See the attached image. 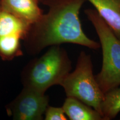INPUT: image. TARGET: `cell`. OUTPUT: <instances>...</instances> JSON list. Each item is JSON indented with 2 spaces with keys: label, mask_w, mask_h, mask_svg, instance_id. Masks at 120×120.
<instances>
[{
  "label": "cell",
  "mask_w": 120,
  "mask_h": 120,
  "mask_svg": "<svg viewBox=\"0 0 120 120\" xmlns=\"http://www.w3.org/2000/svg\"><path fill=\"white\" fill-rule=\"evenodd\" d=\"M45 120H67V117L62 107L48 106L44 114Z\"/></svg>",
  "instance_id": "cell-12"
},
{
  "label": "cell",
  "mask_w": 120,
  "mask_h": 120,
  "mask_svg": "<svg viewBox=\"0 0 120 120\" xmlns=\"http://www.w3.org/2000/svg\"><path fill=\"white\" fill-rule=\"evenodd\" d=\"M120 112V85L104 94L101 105V115L103 120L115 118Z\"/></svg>",
  "instance_id": "cell-10"
},
{
  "label": "cell",
  "mask_w": 120,
  "mask_h": 120,
  "mask_svg": "<svg viewBox=\"0 0 120 120\" xmlns=\"http://www.w3.org/2000/svg\"><path fill=\"white\" fill-rule=\"evenodd\" d=\"M72 70L67 52L60 45H54L41 57L34 58L21 72L23 86L45 94L54 85H60Z\"/></svg>",
  "instance_id": "cell-2"
},
{
  "label": "cell",
  "mask_w": 120,
  "mask_h": 120,
  "mask_svg": "<svg viewBox=\"0 0 120 120\" xmlns=\"http://www.w3.org/2000/svg\"><path fill=\"white\" fill-rule=\"evenodd\" d=\"M62 107L70 120H103L97 111L75 97L67 96Z\"/></svg>",
  "instance_id": "cell-8"
},
{
  "label": "cell",
  "mask_w": 120,
  "mask_h": 120,
  "mask_svg": "<svg viewBox=\"0 0 120 120\" xmlns=\"http://www.w3.org/2000/svg\"><path fill=\"white\" fill-rule=\"evenodd\" d=\"M60 86L64 88L67 96L77 98L101 115L105 94L94 74L92 59L89 54L83 51L80 52L75 69L67 75Z\"/></svg>",
  "instance_id": "cell-4"
},
{
  "label": "cell",
  "mask_w": 120,
  "mask_h": 120,
  "mask_svg": "<svg viewBox=\"0 0 120 120\" xmlns=\"http://www.w3.org/2000/svg\"><path fill=\"white\" fill-rule=\"evenodd\" d=\"M18 35H8L0 37V57L4 61H10L22 55L20 40Z\"/></svg>",
  "instance_id": "cell-11"
},
{
  "label": "cell",
  "mask_w": 120,
  "mask_h": 120,
  "mask_svg": "<svg viewBox=\"0 0 120 120\" xmlns=\"http://www.w3.org/2000/svg\"><path fill=\"white\" fill-rule=\"evenodd\" d=\"M91 3L101 17L120 40V0H86Z\"/></svg>",
  "instance_id": "cell-7"
},
{
  "label": "cell",
  "mask_w": 120,
  "mask_h": 120,
  "mask_svg": "<svg viewBox=\"0 0 120 120\" xmlns=\"http://www.w3.org/2000/svg\"><path fill=\"white\" fill-rule=\"evenodd\" d=\"M42 1H43V0H42Z\"/></svg>",
  "instance_id": "cell-13"
},
{
  "label": "cell",
  "mask_w": 120,
  "mask_h": 120,
  "mask_svg": "<svg viewBox=\"0 0 120 120\" xmlns=\"http://www.w3.org/2000/svg\"><path fill=\"white\" fill-rule=\"evenodd\" d=\"M49 97L44 93L23 87L6 106L7 115L15 120H41L49 106Z\"/></svg>",
  "instance_id": "cell-5"
},
{
  "label": "cell",
  "mask_w": 120,
  "mask_h": 120,
  "mask_svg": "<svg viewBox=\"0 0 120 120\" xmlns=\"http://www.w3.org/2000/svg\"><path fill=\"white\" fill-rule=\"evenodd\" d=\"M39 0H0V7L32 25L43 15Z\"/></svg>",
  "instance_id": "cell-6"
},
{
  "label": "cell",
  "mask_w": 120,
  "mask_h": 120,
  "mask_svg": "<svg viewBox=\"0 0 120 120\" xmlns=\"http://www.w3.org/2000/svg\"><path fill=\"white\" fill-rule=\"evenodd\" d=\"M86 0H43L49 11L30 26L24 38L30 54H37L47 47L73 43L97 49L100 43L90 38L82 29L79 12Z\"/></svg>",
  "instance_id": "cell-1"
},
{
  "label": "cell",
  "mask_w": 120,
  "mask_h": 120,
  "mask_svg": "<svg viewBox=\"0 0 120 120\" xmlns=\"http://www.w3.org/2000/svg\"><path fill=\"white\" fill-rule=\"evenodd\" d=\"M97 33L102 51L101 71L95 75L103 94L120 85V40L95 9L85 10Z\"/></svg>",
  "instance_id": "cell-3"
},
{
  "label": "cell",
  "mask_w": 120,
  "mask_h": 120,
  "mask_svg": "<svg viewBox=\"0 0 120 120\" xmlns=\"http://www.w3.org/2000/svg\"><path fill=\"white\" fill-rule=\"evenodd\" d=\"M31 25L0 7V37L18 35L24 40Z\"/></svg>",
  "instance_id": "cell-9"
}]
</instances>
